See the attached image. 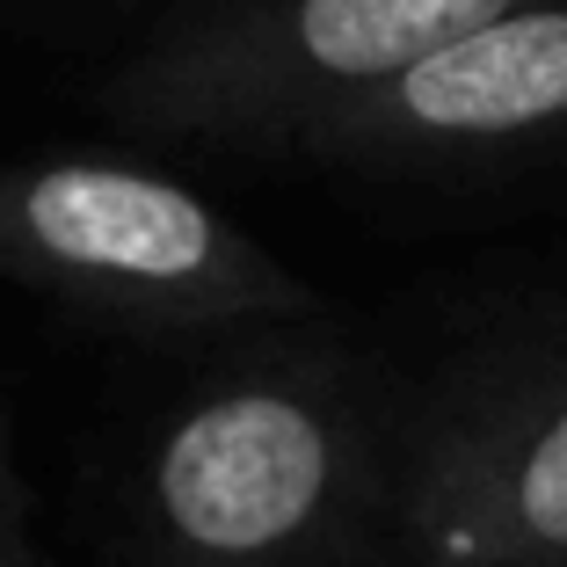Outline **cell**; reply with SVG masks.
Instances as JSON below:
<instances>
[{
    "mask_svg": "<svg viewBox=\"0 0 567 567\" xmlns=\"http://www.w3.org/2000/svg\"><path fill=\"white\" fill-rule=\"evenodd\" d=\"M509 8L524 0H167L110 66L102 110L146 138L299 153Z\"/></svg>",
    "mask_w": 567,
    "mask_h": 567,
    "instance_id": "obj_1",
    "label": "cell"
},
{
    "mask_svg": "<svg viewBox=\"0 0 567 567\" xmlns=\"http://www.w3.org/2000/svg\"><path fill=\"white\" fill-rule=\"evenodd\" d=\"M299 153L364 175H495L567 161V0H524L444 44L299 138Z\"/></svg>",
    "mask_w": 567,
    "mask_h": 567,
    "instance_id": "obj_4",
    "label": "cell"
},
{
    "mask_svg": "<svg viewBox=\"0 0 567 567\" xmlns=\"http://www.w3.org/2000/svg\"><path fill=\"white\" fill-rule=\"evenodd\" d=\"M0 502H16V466H8V436H0Z\"/></svg>",
    "mask_w": 567,
    "mask_h": 567,
    "instance_id": "obj_6",
    "label": "cell"
},
{
    "mask_svg": "<svg viewBox=\"0 0 567 567\" xmlns=\"http://www.w3.org/2000/svg\"><path fill=\"white\" fill-rule=\"evenodd\" d=\"M0 277L124 328H240L320 306L197 189L87 153L0 161Z\"/></svg>",
    "mask_w": 567,
    "mask_h": 567,
    "instance_id": "obj_2",
    "label": "cell"
},
{
    "mask_svg": "<svg viewBox=\"0 0 567 567\" xmlns=\"http://www.w3.org/2000/svg\"><path fill=\"white\" fill-rule=\"evenodd\" d=\"M364 436L342 393L299 371H240L161 430L146 502L197 567H277L350 509Z\"/></svg>",
    "mask_w": 567,
    "mask_h": 567,
    "instance_id": "obj_3",
    "label": "cell"
},
{
    "mask_svg": "<svg viewBox=\"0 0 567 567\" xmlns=\"http://www.w3.org/2000/svg\"><path fill=\"white\" fill-rule=\"evenodd\" d=\"M415 524L436 567L567 560V364L495 385L422 458Z\"/></svg>",
    "mask_w": 567,
    "mask_h": 567,
    "instance_id": "obj_5",
    "label": "cell"
},
{
    "mask_svg": "<svg viewBox=\"0 0 567 567\" xmlns=\"http://www.w3.org/2000/svg\"><path fill=\"white\" fill-rule=\"evenodd\" d=\"M37 8H59V0H37Z\"/></svg>",
    "mask_w": 567,
    "mask_h": 567,
    "instance_id": "obj_7",
    "label": "cell"
}]
</instances>
